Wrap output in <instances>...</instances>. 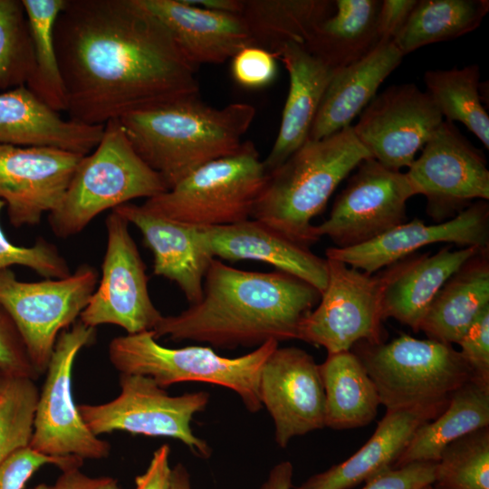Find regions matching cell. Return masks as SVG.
Here are the masks:
<instances>
[{"instance_id":"6da1fadb","label":"cell","mask_w":489,"mask_h":489,"mask_svg":"<svg viewBox=\"0 0 489 489\" xmlns=\"http://www.w3.org/2000/svg\"><path fill=\"white\" fill-rule=\"evenodd\" d=\"M54 43L74 121L105 125L199 95L197 68L139 0H66Z\"/></svg>"},{"instance_id":"7a4b0ae2","label":"cell","mask_w":489,"mask_h":489,"mask_svg":"<svg viewBox=\"0 0 489 489\" xmlns=\"http://www.w3.org/2000/svg\"><path fill=\"white\" fill-rule=\"evenodd\" d=\"M320 298L316 288L287 273L245 271L214 258L201 300L178 314L162 316L152 332L157 340L218 349L298 340L302 321Z\"/></svg>"},{"instance_id":"3957f363","label":"cell","mask_w":489,"mask_h":489,"mask_svg":"<svg viewBox=\"0 0 489 489\" xmlns=\"http://www.w3.org/2000/svg\"><path fill=\"white\" fill-rule=\"evenodd\" d=\"M254 115L247 103L215 108L194 95L119 120L134 150L170 189L203 165L235 153Z\"/></svg>"},{"instance_id":"277c9868","label":"cell","mask_w":489,"mask_h":489,"mask_svg":"<svg viewBox=\"0 0 489 489\" xmlns=\"http://www.w3.org/2000/svg\"><path fill=\"white\" fill-rule=\"evenodd\" d=\"M371 158L351 125L320 139H308L282 165L267 173L251 218L310 247L319 239L312 220L339 184Z\"/></svg>"},{"instance_id":"5b68a950","label":"cell","mask_w":489,"mask_h":489,"mask_svg":"<svg viewBox=\"0 0 489 489\" xmlns=\"http://www.w3.org/2000/svg\"><path fill=\"white\" fill-rule=\"evenodd\" d=\"M167 190L162 177L134 150L120 120H111L97 147L82 158L49 224L57 237L68 238L105 210Z\"/></svg>"},{"instance_id":"8992f818","label":"cell","mask_w":489,"mask_h":489,"mask_svg":"<svg viewBox=\"0 0 489 489\" xmlns=\"http://www.w3.org/2000/svg\"><path fill=\"white\" fill-rule=\"evenodd\" d=\"M278 346V341L269 340L247 354L228 358L208 346L168 348L152 331H146L112 339L109 358L120 374L148 376L164 388L190 381L225 387L239 396L249 412L256 413L263 408L261 370Z\"/></svg>"},{"instance_id":"52a82bcc","label":"cell","mask_w":489,"mask_h":489,"mask_svg":"<svg viewBox=\"0 0 489 489\" xmlns=\"http://www.w3.org/2000/svg\"><path fill=\"white\" fill-rule=\"evenodd\" d=\"M267 175L255 146L247 140L235 153L203 165L142 206L197 228L233 225L251 218Z\"/></svg>"},{"instance_id":"ba28073f","label":"cell","mask_w":489,"mask_h":489,"mask_svg":"<svg viewBox=\"0 0 489 489\" xmlns=\"http://www.w3.org/2000/svg\"><path fill=\"white\" fill-rule=\"evenodd\" d=\"M350 350L361 361L387 409L448 400L473 379L459 350L430 339L402 334L388 343L359 341Z\"/></svg>"},{"instance_id":"9c48e42d","label":"cell","mask_w":489,"mask_h":489,"mask_svg":"<svg viewBox=\"0 0 489 489\" xmlns=\"http://www.w3.org/2000/svg\"><path fill=\"white\" fill-rule=\"evenodd\" d=\"M120 394L102 404L78 405L87 427L97 436L114 431L177 439L197 456L208 458L212 449L192 428L194 416L207 407L206 391L170 396L153 379L120 374Z\"/></svg>"},{"instance_id":"30bf717a","label":"cell","mask_w":489,"mask_h":489,"mask_svg":"<svg viewBox=\"0 0 489 489\" xmlns=\"http://www.w3.org/2000/svg\"><path fill=\"white\" fill-rule=\"evenodd\" d=\"M97 284L98 273L87 264L65 278L40 282H22L10 268L0 270V304L39 375L46 371L59 334L76 322Z\"/></svg>"},{"instance_id":"8fae6325","label":"cell","mask_w":489,"mask_h":489,"mask_svg":"<svg viewBox=\"0 0 489 489\" xmlns=\"http://www.w3.org/2000/svg\"><path fill=\"white\" fill-rule=\"evenodd\" d=\"M96 339V328L80 320L62 331L52 353L37 401L30 447L54 457H107L111 446L83 422L73 400L72 376L79 351Z\"/></svg>"},{"instance_id":"7c38bea8","label":"cell","mask_w":489,"mask_h":489,"mask_svg":"<svg viewBox=\"0 0 489 489\" xmlns=\"http://www.w3.org/2000/svg\"><path fill=\"white\" fill-rule=\"evenodd\" d=\"M326 259V288L318 306L302 321L298 340L323 347L328 354L350 350L359 341L384 342V272L369 274Z\"/></svg>"},{"instance_id":"4fadbf2b","label":"cell","mask_w":489,"mask_h":489,"mask_svg":"<svg viewBox=\"0 0 489 489\" xmlns=\"http://www.w3.org/2000/svg\"><path fill=\"white\" fill-rule=\"evenodd\" d=\"M415 195L406 172L368 158L336 197L329 217L314 225V235L328 236L337 248L369 242L406 222L407 202Z\"/></svg>"},{"instance_id":"5bb4252c","label":"cell","mask_w":489,"mask_h":489,"mask_svg":"<svg viewBox=\"0 0 489 489\" xmlns=\"http://www.w3.org/2000/svg\"><path fill=\"white\" fill-rule=\"evenodd\" d=\"M129 225L114 210L106 218L101 277L80 315V321L89 327L112 324L127 334H135L152 331L163 316L150 298L146 265Z\"/></svg>"},{"instance_id":"9a60e30c","label":"cell","mask_w":489,"mask_h":489,"mask_svg":"<svg viewBox=\"0 0 489 489\" xmlns=\"http://www.w3.org/2000/svg\"><path fill=\"white\" fill-rule=\"evenodd\" d=\"M406 172L427 212L441 221L473 202L489 199V170L483 151L444 120Z\"/></svg>"},{"instance_id":"2e32d148","label":"cell","mask_w":489,"mask_h":489,"mask_svg":"<svg viewBox=\"0 0 489 489\" xmlns=\"http://www.w3.org/2000/svg\"><path fill=\"white\" fill-rule=\"evenodd\" d=\"M352 127L359 141L388 168H408L444 118L427 91L396 84L376 95Z\"/></svg>"},{"instance_id":"e0dca14e","label":"cell","mask_w":489,"mask_h":489,"mask_svg":"<svg viewBox=\"0 0 489 489\" xmlns=\"http://www.w3.org/2000/svg\"><path fill=\"white\" fill-rule=\"evenodd\" d=\"M259 395L273 421L274 439L281 448L295 436L324 427L320 367L307 351L278 346L262 368Z\"/></svg>"},{"instance_id":"ac0fdd59","label":"cell","mask_w":489,"mask_h":489,"mask_svg":"<svg viewBox=\"0 0 489 489\" xmlns=\"http://www.w3.org/2000/svg\"><path fill=\"white\" fill-rule=\"evenodd\" d=\"M82 157L53 147L0 145V199L10 224L34 225L55 210Z\"/></svg>"},{"instance_id":"d6986e66","label":"cell","mask_w":489,"mask_h":489,"mask_svg":"<svg viewBox=\"0 0 489 489\" xmlns=\"http://www.w3.org/2000/svg\"><path fill=\"white\" fill-rule=\"evenodd\" d=\"M436 243L455 244L462 247L489 249V205L487 200L473 202L446 222L426 225L422 220L405 222L365 244L326 249L328 259L373 274L375 272Z\"/></svg>"},{"instance_id":"ffe728a7","label":"cell","mask_w":489,"mask_h":489,"mask_svg":"<svg viewBox=\"0 0 489 489\" xmlns=\"http://www.w3.org/2000/svg\"><path fill=\"white\" fill-rule=\"evenodd\" d=\"M198 231L203 244L214 258L264 262L308 283L321 293L326 288L327 259L261 221L250 218Z\"/></svg>"},{"instance_id":"44dd1931","label":"cell","mask_w":489,"mask_h":489,"mask_svg":"<svg viewBox=\"0 0 489 489\" xmlns=\"http://www.w3.org/2000/svg\"><path fill=\"white\" fill-rule=\"evenodd\" d=\"M141 233L153 254V273L174 282L189 304L203 296L204 279L214 257L197 227L156 215L142 205L127 203L113 209Z\"/></svg>"},{"instance_id":"7402d4cb","label":"cell","mask_w":489,"mask_h":489,"mask_svg":"<svg viewBox=\"0 0 489 489\" xmlns=\"http://www.w3.org/2000/svg\"><path fill=\"white\" fill-rule=\"evenodd\" d=\"M168 29L196 68L223 63L240 50L254 46L241 15L207 10L187 0H139Z\"/></svg>"},{"instance_id":"603a6c76","label":"cell","mask_w":489,"mask_h":489,"mask_svg":"<svg viewBox=\"0 0 489 489\" xmlns=\"http://www.w3.org/2000/svg\"><path fill=\"white\" fill-rule=\"evenodd\" d=\"M449 399L409 408L387 409L373 435L355 454L312 475L297 489H350L391 467L416 431L440 415Z\"/></svg>"},{"instance_id":"cb8c5ba5","label":"cell","mask_w":489,"mask_h":489,"mask_svg":"<svg viewBox=\"0 0 489 489\" xmlns=\"http://www.w3.org/2000/svg\"><path fill=\"white\" fill-rule=\"evenodd\" d=\"M476 247L452 250L442 247L433 255L407 256L385 268L381 309L383 320L395 319L419 331L421 321L446 281L478 251Z\"/></svg>"},{"instance_id":"d4e9b609","label":"cell","mask_w":489,"mask_h":489,"mask_svg":"<svg viewBox=\"0 0 489 489\" xmlns=\"http://www.w3.org/2000/svg\"><path fill=\"white\" fill-rule=\"evenodd\" d=\"M103 129L104 125L62 119L26 86L0 93V145L53 147L85 156L97 147Z\"/></svg>"},{"instance_id":"484cf974","label":"cell","mask_w":489,"mask_h":489,"mask_svg":"<svg viewBox=\"0 0 489 489\" xmlns=\"http://www.w3.org/2000/svg\"><path fill=\"white\" fill-rule=\"evenodd\" d=\"M274 56L284 64L290 85L276 139L263 160L267 173L309 139L321 101L335 72L296 43H284Z\"/></svg>"},{"instance_id":"4316f807","label":"cell","mask_w":489,"mask_h":489,"mask_svg":"<svg viewBox=\"0 0 489 489\" xmlns=\"http://www.w3.org/2000/svg\"><path fill=\"white\" fill-rule=\"evenodd\" d=\"M403 57L393 42L379 43L361 60L336 70L321 101L309 139H320L350 126Z\"/></svg>"},{"instance_id":"83f0119b","label":"cell","mask_w":489,"mask_h":489,"mask_svg":"<svg viewBox=\"0 0 489 489\" xmlns=\"http://www.w3.org/2000/svg\"><path fill=\"white\" fill-rule=\"evenodd\" d=\"M489 307V249L469 258L443 285L427 311L419 331L427 339L457 344Z\"/></svg>"},{"instance_id":"f1b7e54d","label":"cell","mask_w":489,"mask_h":489,"mask_svg":"<svg viewBox=\"0 0 489 489\" xmlns=\"http://www.w3.org/2000/svg\"><path fill=\"white\" fill-rule=\"evenodd\" d=\"M379 0H336L331 15L321 23L302 45L336 71L368 55L378 44Z\"/></svg>"},{"instance_id":"f546056e","label":"cell","mask_w":489,"mask_h":489,"mask_svg":"<svg viewBox=\"0 0 489 489\" xmlns=\"http://www.w3.org/2000/svg\"><path fill=\"white\" fill-rule=\"evenodd\" d=\"M324 388V427L342 430L371 423L380 399L358 356L351 350L328 354L319 364Z\"/></svg>"},{"instance_id":"4dcf8cb0","label":"cell","mask_w":489,"mask_h":489,"mask_svg":"<svg viewBox=\"0 0 489 489\" xmlns=\"http://www.w3.org/2000/svg\"><path fill=\"white\" fill-rule=\"evenodd\" d=\"M484 427H489V386L471 379L452 394L440 415L416 431L391 467L436 462L447 445Z\"/></svg>"},{"instance_id":"1f68e13d","label":"cell","mask_w":489,"mask_h":489,"mask_svg":"<svg viewBox=\"0 0 489 489\" xmlns=\"http://www.w3.org/2000/svg\"><path fill=\"white\" fill-rule=\"evenodd\" d=\"M334 9L331 0H244L241 16L254 46L274 55L284 43L303 45Z\"/></svg>"},{"instance_id":"d6a6232c","label":"cell","mask_w":489,"mask_h":489,"mask_svg":"<svg viewBox=\"0 0 489 489\" xmlns=\"http://www.w3.org/2000/svg\"><path fill=\"white\" fill-rule=\"evenodd\" d=\"M488 11L487 0H417L392 42L405 56L425 45L450 41L475 30Z\"/></svg>"},{"instance_id":"836d02e7","label":"cell","mask_w":489,"mask_h":489,"mask_svg":"<svg viewBox=\"0 0 489 489\" xmlns=\"http://www.w3.org/2000/svg\"><path fill=\"white\" fill-rule=\"evenodd\" d=\"M66 0H22L33 42L34 72L25 85L43 104L60 113L67 98L54 43L57 17Z\"/></svg>"},{"instance_id":"e575fe53","label":"cell","mask_w":489,"mask_h":489,"mask_svg":"<svg viewBox=\"0 0 489 489\" xmlns=\"http://www.w3.org/2000/svg\"><path fill=\"white\" fill-rule=\"evenodd\" d=\"M424 82L443 118L463 123L489 149V116L483 104L477 64L448 70H428Z\"/></svg>"},{"instance_id":"d590c367","label":"cell","mask_w":489,"mask_h":489,"mask_svg":"<svg viewBox=\"0 0 489 489\" xmlns=\"http://www.w3.org/2000/svg\"><path fill=\"white\" fill-rule=\"evenodd\" d=\"M432 485L435 489H489V427L444 448Z\"/></svg>"},{"instance_id":"8d00e7d4","label":"cell","mask_w":489,"mask_h":489,"mask_svg":"<svg viewBox=\"0 0 489 489\" xmlns=\"http://www.w3.org/2000/svg\"><path fill=\"white\" fill-rule=\"evenodd\" d=\"M34 69L33 42L22 0H0V90L25 86Z\"/></svg>"},{"instance_id":"74e56055","label":"cell","mask_w":489,"mask_h":489,"mask_svg":"<svg viewBox=\"0 0 489 489\" xmlns=\"http://www.w3.org/2000/svg\"><path fill=\"white\" fill-rule=\"evenodd\" d=\"M39 392L33 379L5 378L0 389V463L30 446Z\"/></svg>"},{"instance_id":"f35d334b","label":"cell","mask_w":489,"mask_h":489,"mask_svg":"<svg viewBox=\"0 0 489 489\" xmlns=\"http://www.w3.org/2000/svg\"><path fill=\"white\" fill-rule=\"evenodd\" d=\"M5 202L0 199V211ZM13 265L28 267L45 279H62L72 273L58 248L43 238L34 245L21 246L10 242L0 226V270Z\"/></svg>"},{"instance_id":"ab89813d","label":"cell","mask_w":489,"mask_h":489,"mask_svg":"<svg viewBox=\"0 0 489 489\" xmlns=\"http://www.w3.org/2000/svg\"><path fill=\"white\" fill-rule=\"evenodd\" d=\"M83 461L75 456L45 455L28 446L0 463V489H24L34 474L43 465H53L63 471L81 468Z\"/></svg>"},{"instance_id":"60d3db41","label":"cell","mask_w":489,"mask_h":489,"mask_svg":"<svg viewBox=\"0 0 489 489\" xmlns=\"http://www.w3.org/2000/svg\"><path fill=\"white\" fill-rule=\"evenodd\" d=\"M0 370L5 377L36 379L40 375L29 358L14 321L0 304Z\"/></svg>"},{"instance_id":"b9f144b4","label":"cell","mask_w":489,"mask_h":489,"mask_svg":"<svg viewBox=\"0 0 489 489\" xmlns=\"http://www.w3.org/2000/svg\"><path fill=\"white\" fill-rule=\"evenodd\" d=\"M231 73L235 82L244 88H264L276 77V57L257 46L244 47L232 58Z\"/></svg>"},{"instance_id":"7bdbcfd3","label":"cell","mask_w":489,"mask_h":489,"mask_svg":"<svg viewBox=\"0 0 489 489\" xmlns=\"http://www.w3.org/2000/svg\"><path fill=\"white\" fill-rule=\"evenodd\" d=\"M460 354L473 374V379L489 386V307L486 308L457 343Z\"/></svg>"},{"instance_id":"ee69618b","label":"cell","mask_w":489,"mask_h":489,"mask_svg":"<svg viewBox=\"0 0 489 489\" xmlns=\"http://www.w3.org/2000/svg\"><path fill=\"white\" fill-rule=\"evenodd\" d=\"M436 462H413L386 468L366 480L360 489H422L434 483Z\"/></svg>"},{"instance_id":"f6af8a7d","label":"cell","mask_w":489,"mask_h":489,"mask_svg":"<svg viewBox=\"0 0 489 489\" xmlns=\"http://www.w3.org/2000/svg\"><path fill=\"white\" fill-rule=\"evenodd\" d=\"M417 0H383L377 16L379 43L392 42L407 23Z\"/></svg>"},{"instance_id":"bcb514c9","label":"cell","mask_w":489,"mask_h":489,"mask_svg":"<svg viewBox=\"0 0 489 489\" xmlns=\"http://www.w3.org/2000/svg\"><path fill=\"white\" fill-rule=\"evenodd\" d=\"M30 489H123L111 476H90L80 468L62 471L54 483H41Z\"/></svg>"},{"instance_id":"7dc6e473","label":"cell","mask_w":489,"mask_h":489,"mask_svg":"<svg viewBox=\"0 0 489 489\" xmlns=\"http://www.w3.org/2000/svg\"><path fill=\"white\" fill-rule=\"evenodd\" d=\"M169 455L168 444L156 449L146 471L135 477V489H167L171 471Z\"/></svg>"},{"instance_id":"c3c4849f","label":"cell","mask_w":489,"mask_h":489,"mask_svg":"<svg viewBox=\"0 0 489 489\" xmlns=\"http://www.w3.org/2000/svg\"><path fill=\"white\" fill-rule=\"evenodd\" d=\"M293 467L290 461L276 464L269 472L266 480L259 489H291Z\"/></svg>"},{"instance_id":"681fc988","label":"cell","mask_w":489,"mask_h":489,"mask_svg":"<svg viewBox=\"0 0 489 489\" xmlns=\"http://www.w3.org/2000/svg\"><path fill=\"white\" fill-rule=\"evenodd\" d=\"M189 4L220 13L241 15L244 0H187Z\"/></svg>"},{"instance_id":"f907efd6","label":"cell","mask_w":489,"mask_h":489,"mask_svg":"<svg viewBox=\"0 0 489 489\" xmlns=\"http://www.w3.org/2000/svg\"><path fill=\"white\" fill-rule=\"evenodd\" d=\"M167 489H192L190 475L182 463L171 467Z\"/></svg>"},{"instance_id":"816d5d0a","label":"cell","mask_w":489,"mask_h":489,"mask_svg":"<svg viewBox=\"0 0 489 489\" xmlns=\"http://www.w3.org/2000/svg\"><path fill=\"white\" fill-rule=\"evenodd\" d=\"M5 376L4 375V373L0 370V389H1V387L3 385V382H4V379H5Z\"/></svg>"},{"instance_id":"f5cc1de1","label":"cell","mask_w":489,"mask_h":489,"mask_svg":"<svg viewBox=\"0 0 489 489\" xmlns=\"http://www.w3.org/2000/svg\"><path fill=\"white\" fill-rule=\"evenodd\" d=\"M422 489H435L432 484L427 485L423 487Z\"/></svg>"}]
</instances>
